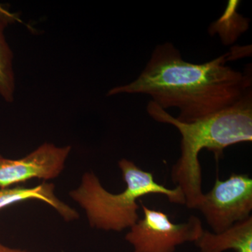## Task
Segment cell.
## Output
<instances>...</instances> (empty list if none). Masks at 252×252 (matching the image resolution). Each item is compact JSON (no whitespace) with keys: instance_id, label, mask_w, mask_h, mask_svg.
<instances>
[{"instance_id":"7a4b0ae2","label":"cell","mask_w":252,"mask_h":252,"mask_svg":"<svg viewBox=\"0 0 252 252\" xmlns=\"http://www.w3.org/2000/svg\"><path fill=\"white\" fill-rule=\"evenodd\" d=\"M147 111L154 120L175 126L180 132L181 155L172 168L176 187L182 189L185 205L196 209L203 196L199 154L203 149L219 158L227 147L252 141V92L228 108L191 123L180 122L152 101Z\"/></svg>"},{"instance_id":"30bf717a","label":"cell","mask_w":252,"mask_h":252,"mask_svg":"<svg viewBox=\"0 0 252 252\" xmlns=\"http://www.w3.org/2000/svg\"><path fill=\"white\" fill-rule=\"evenodd\" d=\"M0 252H30L20 249L11 248L0 242Z\"/></svg>"},{"instance_id":"3957f363","label":"cell","mask_w":252,"mask_h":252,"mask_svg":"<svg viewBox=\"0 0 252 252\" xmlns=\"http://www.w3.org/2000/svg\"><path fill=\"white\" fill-rule=\"evenodd\" d=\"M119 167L126 183L122 193L106 190L93 172H85L80 186L69 193L72 200L84 209L92 228L117 232L130 228L140 220L137 200L145 195H165L170 203L185 205V195L180 187L169 189L160 185L152 172L142 170L126 158L119 160Z\"/></svg>"},{"instance_id":"277c9868","label":"cell","mask_w":252,"mask_h":252,"mask_svg":"<svg viewBox=\"0 0 252 252\" xmlns=\"http://www.w3.org/2000/svg\"><path fill=\"white\" fill-rule=\"evenodd\" d=\"M140 203L143 218L131 227L125 237L134 252H175L177 247L195 243L203 235L205 230L198 217L191 215L183 223H175L165 212Z\"/></svg>"},{"instance_id":"52a82bcc","label":"cell","mask_w":252,"mask_h":252,"mask_svg":"<svg viewBox=\"0 0 252 252\" xmlns=\"http://www.w3.org/2000/svg\"><path fill=\"white\" fill-rule=\"evenodd\" d=\"M29 200H38L47 204L66 221H72L79 218V214L74 208L56 197L53 184L44 182L33 187L16 186L0 189V211L6 207Z\"/></svg>"},{"instance_id":"9c48e42d","label":"cell","mask_w":252,"mask_h":252,"mask_svg":"<svg viewBox=\"0 0 252 252\" xmlns=\"http://www.w3.org/2000/svg\"><path fill=\"white\" fill-rule=\"evenodd\" d=\"M14 20V14L0 5V96L7 103L14 101L16 79L14 53L5 37L4 29Z\"/></svg>"},{"instance_id":"5b68a950","label":"cell","mask_w":252,"mask_h":252,"mask_svg":"<svg viewBox=\"0 0 252 252\" xmlns=\"http://www.w3.org/2000/svg\"><path fill=\"white\" fill-rule=\"evenodd\" d=\"M197 210L203 214L214 233H220L252 216V179L232 173L227 180L217 178L208 193L203 194Z\"/></svg>"},{"instance_id":"6da1fadb","label":"cell","mask_w":252,"mask_h":252,"mask_svg":"<svg viewBox=\"0 0 252 252\" xmlns=\"http://www.w3.org/2000/svg\"><path fill=\"white\" fill-rule=\"evenodd\" d=\"M233 51L202 64L187 62L172 43L156 46L139 77L116 86L107 96L144 94L166 111H180L179 122L191 123L228 108L252 92L251 69L237 70L226 63L236 59Z\"/></svg>"},{"instance_id":"ba28073f","label":"cell","mask_w":252,"mask_h":252,"mask_svg":"<svg viewBox=\"0 0 252 252\" xmlns=\"http://www.w3.org/2000/svg\"><path fill=\"white\" fill-rule=\"evenodd\" d=\"M195 243L200 252H223L228 250L237 251L252 246V217L220 233L204 230L202 236Z\"/></svg>"},{"instance_id":"8992f818","label":"cell","mask_w":252,"mask_h":252,"mask_svg":"<svg viewBox=\"0 0 252 252\" xmlns=\"http://www.w3.org/2000/svg\"><path fill=\"white\" fill-rule=\"evenodd\" d=\"M71 151V146L57 147L45 142L21 158H6L0 154V189L20 186L34 179L57 178L64 170Z\"/></svg>"}]
</instances>
